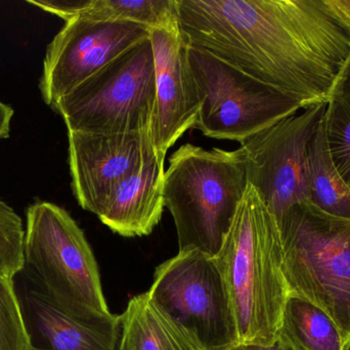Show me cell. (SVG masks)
<instances>
[{"instance_id": "4fadbf2b", "label": "cell", "mask_w": 350, "mask_h": 350, "mask_svg": "<svg viewBox=\"0 0 350 350\" xmlns=\"http://www.w3.org/2000/svg\"><path fill=\"white\" fill-rule=\"evenodd\" d=\"M33 347L44 350H119L120 316L84 320L57 308L39 289L21 301Z\"/></svg>"}, {"instance_id": "ba28073f", "label": "cell", "mask_w": 350, "mask_h": 350, "mask_svg": "<svg viewBox=\"0 0 350 350\" xmlns=\"http://www.w3.org/2000/svg\"><path fill=\"white\" fill-rule=\"evenodd\" d=\"M148 292L204 350L238 345L230 298L214 257L193 249L178 251L157 267Z\"/></svg>"}, {"instance_id": "3957f363", "label": "cell", "mask_w": 350, "mask_h": 350, "mask_svg": "<svg viewBox=\"0 0 350 350\" xmlns=\"http://www.w3.org/2000/svg\"><path fill=\"white\" fill-rule=\"evenodd\" d=\"M164 203L174 218L179 251L215 257L246 190L242 148L204 149L180 146L165 171Z\"/></svg>"}, {"instance_id": "44dd1931", "label": "cell", "mask_w": 350, "mask_h": 350, "mask_svg": "<svg viewBox=\"0 0 350 350\" xmlns=\"http://www.w3.org/2000/svg\"><path fill=\"white\" fill-rule=\"evenodd\" d=\"M14 282L0 279V350H32Z\"/></svg>"}, {"instance_id": "8fae6325", "label": "cell", "mask_w": 350, "mask_h": 350, "mask_svg": "<svg viewBox=\"0 0 350 350\" xmlns=\"http://www.w3.org/2000/svg\"><path fill=\"white\" fill-rule=\"evenodd\" d=\"M68 142L74 197L82 209L96 216L115 187L157 153L149 131L131 134L68 132Z\"/></svg>"}, {"instance_id": "e0dca14e", "label": "cell", "mask_w": 350, "mask_h": 350, "mask_svg": "<svg viewBox=\"0 0 350 350\" xmlns=\"http://www.w3.org/2000/svg\"><path fill=\"white\" fill-rule=\"evenodd\" d=\"M279 337L297 350H347L332 318L304 298L288 297Z\"/></svg>"}, {"instance_id": "5bb4252c", "label": "cell", "mask_w": 350, "mask_h": 350, "mask_svg": "<svg viewBox=\"0 0 350 350\" xmlns=\"http://www.w3.org/2000/svg\"><path fill=\"white\" fill-rule=\"evenodd\" d=\"M164 156H150L139 170L125 178L98 210V219L125 238L149 236L163 214Z\"/></svg>"}, {"instance_id": "9a60e30c", "label": "cell", "mask_w": 350, "mask_h": 350, "mask_svg": "<svg viewBox=\"0 0 350 350\" xmlns=\"http://www.w3.org/2000/svg\"><path fill=\"white\" fill-rule=\"evenodd\" d=\"M119 350H204L150 296L133 297L120 316Z\"/></svg>"}, {"instance_id": "7a4b0ae2", "label": "cell", "mask_w": 350, "mask_h": 350, "mask_svg": "<svg viewBox=\"0 0 350 350\" xmlns=\"http://www.w3.org/2000/svg\"><path fill=\"white\" fill-rule=\"evenodd\" d=\"M214 259L230 298L237 345H275L290 295L283 242L277 219L251 185Z\"/></svg>"}, {"instance_id": "7402d4cb", "label": "cell", "mask_w": 350, "mask_h": 350, "mask_svg": "<svg viewBox=\"0 0 350 350\" xmlns=\"http://www.w3.org/2000/svg\"><path fill=\"white\" fill-rule=\"evenodd\" d=\"M14 109L0 101V140L10 137V123L14 116Z\"/></svg>"}, {"instance_id": "484cf974", "label": "cell", "mask_w": 350, "mask_h": 350, "mask_svg": "<svg viewBox=\"0 0 350 350\" xmlns=\"http://www.w3.org/2000/svg\"><path fill=\"white\" fill-rule=\"evenodd\" d=\"M32 350H44V349H37V347H33Z\"/></svg>"}, {"instance_id": "d6986e66", "label": "cell", "mask_w": 350, "mask_h": 350, "mask_svg": "<svg viewBox=\"0 0 350 350\" xmlns=\"http://www.w3.org/2000/svg\"><path fill=\"white\" fill-rule=\"evenodd\" d=\"M324 125L333 162L350 188V57L331 88Z\"/></svg>"}, {"instance_id": "52a82bcc", "label": "cell", "mask_w": 350, "mask_h": 350, "mask_svg": "<svg viewBox=\"0 0 350 350\" xmlns=\"http://www.w3.org/2000/svg\"><path fill=\"white\" fill-rule=\"evenodd\" d=\"M201 107L193 129L217 140L247 138L297 114L301 105L209 53L189 45Z\"/></svg>"}, {"instance_id": "d4e9b609", "label": "cell", "mask_w": 350, "mask_h": 350, "mask_svg": "<svg viewBox=\"0 0 350 350\" xmlns=\"http://www.w3.org/2000/svg\"><path fill=\"white\" fill-rule=\"evenodd\" d=\"M222 350H252L249 347H245V345H236V347H230V349H226Z\"/></svg>"}, {"instance_id": "5b68a950", "label": "cell", "mask_w": 350, "mask_h": 350, "mask_svg": "<svg viewBox=\"0 0 350 350\" xmlns=\"http://www.w3.org/2000/svg\"><path fill=\"white\" fill-rule=\"evenodd\" d=\"M24 259L38 289L64 312L84 320L113 316L92 248L63 208L49 201L27 208Z\"/></svg>"}, {"instance_id": "8992f818", "label": "cell", "mask_w": 350, "mask_h": 350, "mask_svg": "<svg viewBox=\"0 0 350 350\" xmlns=\"http://www.w3.org/2000/svg\"><path fill=\"white\" fill-rule=\"evenodd\" d=\"M155 65L150 38L127 49L51 109L68 132H151L155 114Z\"/></svg>"}, {"instance_id": "6da1fadb", "label": "cell", "mask_w": 350, "mask_h": 350, "mask_svg": "<svg viewBox=\"0 0 350 350\" xmlns=\"http://www.w3.org/2000/svg\"><path fill=\"white\" fill-rule=\"evenodd\" d=\"M187 45L294 99L326 104L350 57V24L329 0H176Z\"/></svg>"}, {"instance_id": "ac0fdd59", "label": "cell", "mask_w": 350, "mask_h": 350, "mask_svg": "<svg viewBox=\"0 0 350 350\" xmlns=\"http://www.w3.org/2000/svg\"><path fill=\"white\" fill-rule=\"evenodd\" d=\"M76 16L94 22L135 23L151 30L178 25L176 0H84Z\"/></svg>"}, {"instance_id": "277c9868", "label": "cell", "mask_w": 350, "mask_h": 350, "mask_svg": "<svg viewBox=\"0 0 350 350\" xmlns=\"http://www.w3.org/2000/svg\"><path fill=\"white\" fill-rule=\"evenodd\" d=\"M279 226L290 294L326 312L349 350L350 219L306 201L291 208Z\"/></svg>"}, {"instance_id": "7c38bea8", "label": "cell", "mask_w": 350, "mask_h": 350, "mask_svg": "<svg viewBox=\"0 0 350 350\" xmlns=\"http://www.w3.org/2000/svg\"><path fill=\"white\" fill-rule=\"evenodd\" d=\"M150 40L155 65L156 105L151 129L155 151L165 158L168 149L199 115L201 100L189 60V45L178 25L152 29Z\"/></svg>"}, {"instance_id": "30bf717a", "label": "cell", "mask_w": 350, "mask_h": 350, "mask_svg": "<svg viewBox=\"0 0 350 350\" xmlns=\"http://www.w3.org/2000/svg\"><path fill=\"white\" fill-rule=\"evenodd\" d=\"M151 29L135 23L94 22L76 16L47 45L39 80L41 97L53 107L59 99L127 49L150 38Z\"/></svg>"}, {"instance_id": "9c48e42d", "label": "cell", "mask_w": 350, "mask_h": 350, "mask_svg": "<svg viewBox=\"0 0 350 350\" xmlns=\"http://www.w3.org/2000/svg\"><path fill=\"white\" fill-rule=\"evenodd\" d=\"M325 108L326 104L310 107L240 143L246 160L247 183L278 223L294 205L310 201L306 155Z\"/></svg>"}, {"instance_id": "2e32d148", "label": "cell", "mask_w": 350, "mask_h": 350, "mask_svg": "<svg viewBox=\"0 0 350 350\" xmlns=\"http://www.w3.org/2000/svg\"><path fill=\"white\" fill-rule=\"evenodd\" d=\"M306 177L310 203L329 215L350 219V188L329 151L324 117L308 144Z\"/></svg>"}, {"instance_id": "ffe728a7", "label": "cell", "mask_w": 350, "mask_h": 350, "mask_svg": "<svg viewBox=\"0 0 350 350\" xmlns=\"http://www.w3.org/2000/svg\"><path fill=\"white\" fill-rule=\"evenodd\" d=\"M24 242L22 218L0 199V279L14 282L25 268Z\"/></svg>"}, {"instance_id": "603a6c76", "label": "cell", "mask_w": 350, "mask_h": 350, "mask_svg": "<svg viewBox=\"0 0 350 350\" xmlns=\"http://www.w3.org/2000/svg\"><path fill=\"white\" fill-rule=\"evenodd\" d=\"M329 2L350 24V0H329Z\"/></svg>"}, {"instance_id": "cb8c5ba5", "label": "cell", "mask_w": 350, "mask_h": 350, "mask_svg": "<svg viewBox=\"0 0 350 350\" xmlns=\"http://www.w3.org/2000/svg\"><path fill=\"white\" fill-rule=\"evenodd\" d=\"M252 350H297L293 345H290L288 341H286L285 339L281 338L279 337L278 338L277 342L275 345H271V347H249Z\"/></svg>"}]
</instances>
